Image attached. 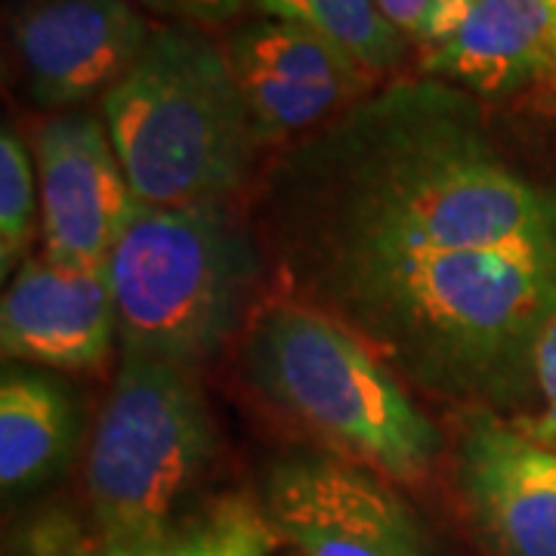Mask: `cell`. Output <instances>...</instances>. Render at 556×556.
I'll return each mask as SVG.
<instances>
[{
  "mask_svg": "<svg viewBox=\"0 0 556 556\" xmlns=\"http://www.w3.org/2000/svg\"><path fill=\"white\" fill-rule=\"evenodd\" d=\"M266 223L309 306L439 260L556 241V182L497 142L473 93L396 80L281 159Z\"/></svg>",
  "mask_w": 556,
  "mask_h": 556,
  "instance_id": "6da1fadb",
  "label": "cell"
},
{
  "mask_svg": "<svg viewBox=\"0 0 556 556\" xmlns=\"http://www.w3.org/2000/svg\"><path fill=\"white\" fill-rule=\"evenodd\" d=\"M102 121L137 201L161 207L229 201L260 146L223 43L195 25L152 35Z\"/></svg>",
  "mask_w": 556,
  "mask_h": 556,
  "instance_id": "7a4b0ae2",
  "label": "cell"
},
{
  "mask_svg": "<svg viewBox=\"0 0 556 556\" xmlns=\"http://www.w3.org/2000/svg\"><path fill=\"white\" fill-rule=\"evenodd\" d=\"M248 378L328 452L383 479L427 477L442 433L396 371L338 318L309 303H273L244 343Z\"/></svg>",
  "mask_w": 556,
  "mask_h": 556,
  "instance_id": "3957f363",
  "label": "cell"
},
{
  "mask_svg": "<svg viewBox=\"0 0 556 556\" xmlns=\"http://www.w3.org/2000/svg\"><path fill=\"white\" fill-rule=\"evenodd\" d=\"M105 269L124 353L192 371L236 334L260 257L226 201H137Z\"/></svg>",
  "mask_w": 556,
  "mask_h": 556,
  "instance_id": "277c9868",
  "label": "cell"
},
{
  "mask_svg": "<svg viewBox=\"0 0 556 556\" xmlns=\"http://www.w3.org/2000/svg\"><path fill=\"white\" fill-rule=\"evenodd\" d=\"M214 455V424L186 368L124 353L87 455V497L102 547L174 526L179 497Z\"/></svg>",
  "mask_w": 556,
  "mask_h": 556,
  "instance_id": "5b68a950",
  "label": "cell"
},
{
  "mask_svg": "<svg viewBox=\"0 0 556 556\" xmlns=\"http://www.w3.org/2000/svg\"><path fill=\"white\" fill-rule=\"evenodd\" d=\"M266 510L300 556H430L412 507L346 457H288L266 482Z\"/></svg>",
  "mask_w": 556,
  "mask_h": 556,
  "instance_id": "8992f818",
  "label": "cell"
},
{
  "mask_svg": "<svg viewBox=\"0 0 556 556\" xmlns=\"http://www.w3.org/2000/svg\"><path fill=\"white\" fill-rule=\"evenodd\" d=\"M257 142L321 130L365 100L371 75L331 40L288 20L257 16L223 40Z\"/></svg>",
  "mask_w": 556,
  "mask_h": 556,
  "instance_id": "52a82bcc",
  "label": "cell"
},
{
  "mask_svg": "<svg viewBox=\"0 0 556 556\" xmlns=\"http://www.w3.org/2000/svg\"><path fill=\"white\" fill-rule=\"evenodd\" d=\"M43 257L105 266L137 195L105 124L84 112L47 118L35 137Z\"/></svg>",
  "mask_w": 556,
  "mask_h": 556,
  "instance_id": "ba28073f",
  "label": "cell"
},
{
  "mask_svg": "<svg viewBox=\"0 0 556 556\" xmlns=\"http://www.w3.org/2000/svg\"><path fill=\"white\" fill-rule=\"evenodd\" d=\"M152 35L130 0H25L13 20L22 78L40 109L105 97Z\"/></svg>",
  "mask_w": 556,
  "mask_h": 556,
  "instance_id": "9c48e42d",
  "label": "cell"
},
{
  "mask_svg": "<svg viewBox=\"0 0 556 556\" xmlns=\"http://www.w3.org/2000/svg\"><path fill=\"white\" fill-rule=\"evenodd\" d=\"M115 334V298L105 266L25 260L0 303V346L13 362L65 371L100 368Z\"/></svg>",
  "mask_w": 556,
  "mask_h": 556,
  "instance_id": "30bf717a",
  "label": "cell"
},
{
  "mask_svg": "<svg viewBox=\"0 0 556 556\" xmlns=\"http://www.w3.org/2000/svg\"><path fill=\"white\" fill-rule=\"evenodd\" d=\"M457 479L501 554L556 556V452L477 412L457 445Z\"/></svg>",
  "mask_w": 556,
  "mask_h": 556,
  "instance_id": "8fae6325",
  "label": "cell"
},
{
  "mask_svg": "<svg viewBox=\"0 0 556 556\" xmlns=\"http://www.w3.org/2000/svg\"><path fill=\"white\" fill-rule=\"evenodd\" d=\"M420 75L473 97H510L532 84H556L551 0H473L455 31L420 53Z\"/></svg>",
  "mask_w": 556,
  "mask_h": 556,
  "instance_id": "7c38bea8",
  "label": "cell"
},
{
  "mask_svg": "<svg viewBox=\"0 0 556 556\" xmlns=\"http://www.w3.org/2000/svg\"><path fill=\"white\" fill-rule=\"evenodd\" d=\"M78 439V412L60 380L7 368L0 380V482L7 492L56 473Z\"/></svg>",
  "mask_w": 556,
  "mask_h": 556,
  "instance_id": "4fadbf2b",
  "label": "cell"
},
{
  "mask_svg": "<svg viewBox=\"0 0 556 556\" xmlns=\"http://www.w3.org/2000/svg\"><path fill=\"white\" fill-rule=\"evenodd\" d=\"M260 16L288 20L331 40L371 78L405 60L408 40L380 13L378 0H244Z\"/></svg>",
  "mask_w": 556,
  "mask_h": 556,
  "instance_id": "5bb4252c",
  "label": "cell"
},
{
  "mask_svg": "<svg viewBox=\"0 0 556 556\" xmlns=\"http://www.w3.org/2000/svg\"><path fill=\"white\" fill-rule=\"evenodd\" d=\"M269 547L266 522L251 507L229 501L186 526H170L137 544L102 547L93 556H269Z\"/></svg>",
  "mask_w": 556,
  "mask_h": 556,
  "instance_id": "9a60e30c",
  "label": "cell"
},
{
  "mask_svg": "<svg viewBox=\"0 0 556 556\" xmlns=\"http://www.w3.org/2000/svg\"><path fill=\"white\" fill-rule=\"evenodd\" d=\"M35 167L22 139L7 127L0 137V273L16 276L13 266L25 257L38 219Z\"/></svg>",
  "mask_w": 556,
  "mask_h": 556,
  "instance_id": "2e32d148",
  "label": "cell"
},
{
  "mask_svg": "<svg viewBox=\"0 0 556 556\" xmlns=\"http://www.w3.org/2000/svg\"><path fill=\"white\" fill-rule=\"evenodd\" d=\"M378 7L402 38L427 50L455 31L473 0H378Z\"/></svg>",
  "mask_w": 556,
  "mask_h": 556,
  "instance_id": "e0dca14e",
  "label": "cell"
},
{
  "mask_svg": "<svg viewBox=\"0 0 556 556\" xmlns=\"http://www.w3.org/2000/svg\"><path fill=\"white\" fill-rule=\"evenodd\" d=\"M152 13H161L179 25H219L239 16L248 7L244 0H130Z\"/></svg>",
  "mask_w": 556,
  "mask_h": 556,
  "instance_id": "ac0fdd59",
  "label": "cell"
},
{
  "mask_svg": "<svg viewBox=\"0 0 556 556\" xmlns=\"http://www.w3.org/2000/svg\"><path fill=\"white\" fill-rule=\"evenodd\" d=\"M532 380L541 408L556 405V318L541 331L532 353Z\"/></svg>",
  "mask_w": 556,
  "mask_h": 556,
  "instance_id": "d6986e66",
  "label": "cell"
},
{
  "mask_svg": "<svg viewBox=\"0 0 556 556\" xmlns=\"http://www.w3.org/2000/svg\"><path fill=\"white\" fill-rule=\"evenodd\" d=\"M551 7H554V13H556V0H551Z\"/></svg>",
  "mask_w": 556,
  "mask_h": 556,
  "instance_id": "ffe728a7",
  "label": "cell"
}]
</instances>
